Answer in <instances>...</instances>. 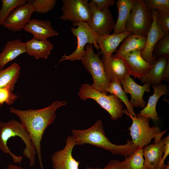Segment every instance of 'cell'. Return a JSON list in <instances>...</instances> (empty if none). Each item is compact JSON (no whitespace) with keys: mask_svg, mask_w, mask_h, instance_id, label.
I'll return each mask as SVG.
<instances>
[{"mask_svg":"<svg viewBox=\"0 0 169 169\" xmlns=\"http://www.w3.org/2000/svg\"><path fill=\"white\" fill-rule=\"evenodd\" d=\"M66 104L65 100H55L50 105L39 109L22 110L13 107L9 109L11 113L18 117L21 123L29 134L41 169H44L41 149V142L43 135L47 127L55 120L57 109Z\"/></svg>","mask_w":169,"mask_h":169,"instance_id":"cell-1","label":"cell"},{"mask_svg":"<svg viewBox=\"0 0 169 169\" xmlns=\"http://www.w3.org/2000/svg\"><path fill=\"white\" fill-rule=\"evenodd\" d=\"M71 132L75 145L90 144L109 151L113 155L120 154L128 157L133 154L137 148L132 141L128 139L123 145H115L110 142L105 136L103 122L100 120L87 129H72Z\"/></svg>","mask_w":169,"mask_h":169,"instance_id":"cell-2","label":"cell"},{"mask_svg":"<svg viewBox=\"0 0 169 169\" xmlns=\"http://www.w3.org/2000/svg\"><path fill=\"white\" fill-rule=\"evenodd\" d=\"M15 136L20 138L24 143L26 146L23 150V155L29 160L30 165L34 166L36 151L29 134L21 122L13 119L6 122L0 121V149L4 153L9 154L14 162L20 164L22 156H18L14 155L7 145L8 140L11 137Z\"/></svg>","mask_w":169,"mask_h":169,"instance_id":"cell-3","label":"cell"},{"mask_svg":"<svg viewBox=\"0 0 169 169\" xmlns=\"http://www.w3.org/2000/svg\"><path fill=\"white\" fill-rule=\"evenodd\" d=\"M123 113L132 119V124L128 128V130L132 141L136 147L143 148L148 145L153 138H154V144L159 143L167 131L166 130L161 132L157 126L150 127L149 123L150 119L149 118L136 115L134 117L125 109L123 110Z\"/></svg>","mask_w":169,"mask_h":169,"instance_id":"cell-4","label":"cell"},{"mask_svg":"<svg viewBox=\"0 0 169 169\" xmlns=\"http://www.w3.org/2000/svg\"><path fill=\"white\" fill-rule=\"evenodd\" d=\"M78 95L83 100L91 99L95 101L110 115L113 120L121 118L123 113V105L121 101L113 95L102 92L93 88L88 83L82 84Z\"/></svg>","mask_w":169,"mask_h":169,"instance_id":"cell-5","label":"cell"},{"mask_svg":"<svg viewBox=\"0 0 169 169\" xmlns=\"http://www.w3.org/2000/svg\"><path fill=\"white\" fill-rule=\"evenodd\" d=\"M86 53L81 60L86 69L90 74L93 79L91 86L94 89L108 94L109 82L107 78L103 61L100 58L101 51L95 54L92 45L87 44L85 46Z\"/></svg>","mask_w":169,"mask_h":169,"instance_id":"cell-6","label":"cell"},{"mask_svg":"<svg viewBox=\"0 0 169 169\" xmlns=\"http://www.w3.org/2000/svg\"><path fill=\"white\" fill-rule=\"evenodd\" d=\"M152 21L151 11L144 0H136L126 23V31L131 34L147 35Z\"/></svg>","mask_w":169,"mask_h":169,"instance_id":"cell-7","label":"cell"},{"mask_svg":"<svg viewBox=\"0 0 169 169\" xmlns=\"http://www.w3.org/2000/svg\"><path fill=\"white\" fill-rule=\"evenodd\" d=\"M73 25L77 28L72 27L71 32L77 38V47L75 50L70 54L62 56L59 62L65 60L71 61L81 60L86 53L84 47L88 44L92 45L99 52V46L96 42L97 34L94 32L89 27L87 23L81 22L72 23Z\"/></svg>","mask_w":169,"mask_h":169,"instance_id":"cell-8","label":"cell"},{"mask_svg":"<svg viewBox=\"0 0 169 169\" xmlns=\"http://www.w3.org/2000/svg\"><path fill=\"white\" fill-rule=\"evenodd\" d=\"M60 19L73 23L89 22L91 14L88 0H63Z\"/></svg>","mask_w":169,"mask_h":169,"instance_id":"cell-9","label":"cell"},{"mask_svg":"<svg viewBox=\"0 0 169 169\" xmlns=\"http://www.w3.org/2000/svg\"><path fill=\"white\" fill-rule=\"evenodd\" d=\"M88 4L91 14V19L87 23L89 27L98 35L110 34L115 23L109 8L100 11L92 0Z\"/></svg>","mask_w":169,"mask_h":169,"instance_id":"cell-10","label":"cell"},{"mask_svg":"<svg viewBox=\"0 0 169 169\" xmlns=\"http://www.w3.org/2000/svg\"><path fill=\"white\" fill-rule=\"evenodd\" d=\"M66 145L63 149L55 152L51 156L53 169H78L79 162L76 161L72 155L75 142L72 135L65 140Z\"/></svg>","mask_w":169,"mask_h":169,"instance_id":"cell-11","label":"cell"},{"mask_svg":"<svg viewBox=\"0 0 169 169\" xmlns=\"http://www.w3.org/2000/svg\"><path fill=\"white\" fill-rule=\"evenodd\" d=\"M33 12L29 0H28L24 5L17 7L11 12L3 25L13 32L20 31L31 20Z\"/></svg>","mask_w":169,"mask_h":169,"instance_id":"cell-12","label":"cell"},{"mask_svg":"<svg viewBox=\"0 0 169 169\" xmlns=\"http://www.w3.org/2000/svg\"><path fill=\"white\" fill-rule=\"evenodd\" d=\"M141 52L137 50L131 51L122 58L127 67L130 75L141 80L147 75L151 66L142 58Z\"/></svg>","mask_w":169,"mask_h":169,"instance_id":"cell-13","label":"cell"},{"mask_svg":"<svg viewBox=\"0 0 169 169\" xmlns=\"http://www.w3.org/2000/svg\"><path fill=\"white\" fill-rule=\"evenodd\" d=\"M151 11L152 16L151 25L147 35L145 46L141 52L142 58L151 65L157 59L153 55L155 45L159 40L167 34L156 22L155 10Z\"/></svg>","mask_w":169,"mask_h":169,"instance_id":"cell-14","label":"cell"},{"mask_svg":"<svg viewBox=\"0 0 169 169\" xmlns=\"http://www.w3.org/2000/svg\"><path fill=\"white\" fill-rule=\"evenodd\" d=\"M102 60L109 83L114 80L120 82L130 76L127 67L122 58L115 57L112 55Z\"/></svg>","mask_w":169,"mask_h":169,"instance_id":"cell-15","label":"cell"},{"mask_svg":"<svg viewBox=\"0 0 169 169\" xmlns=\"http://www.w3.org/2000/svg\"><path fill=\"white\" fill-rule=\"evenodd\" d=\"M120 83L125 92L131 95L130 102L133 107L144 108L146 106V103L143 99V95L145 92H149L151 91V84L146 83L143 85H139L135 82L130 76Z\"/></svg>","mask_w":169,"mask_h":169,"instance_id":"cell-16","label":"cell"},{"mask_svg":"<svg viewBox=\"0 0 169 169\" xmlns=\"http://www.w3.org/2000/svg\"><path fill=\"white\" fill-rule=\"evenodd\" d=\"M131 33L127 32L111 35H97L96 42L102 54L101 60L112 56L120 43Z\"/></svg>","mask_w":169,"mask_h":169,"instance_id":"cell-17","label":"cell"},{"mask_svg":"<svg viewBox=\"0 0 169 169\" xmlns=\"http://www.w3.org/2000/svg\"><path fill=\"white\" fill-rule=\"evenodd\" d=\"M23 29L32 34L33 38L46 40L50 37L58 36V32L53 29L50 22L33 18L24 27Z\"/></svg>","mask_w":169,"mask_h":169,"instance_id":"cell-18","label":"cell"},{"mask_svg":"<svg viewBox=\"0 0 169 169\" xmlns=\"http://www.w3.org/2000/svg\"><path fill=\"white\" fill-rule=\"evenodd\" d=\"M165 149L163 139L156 144H151L143 148L145 157L144 165L146 169H157Z\"/></svg>","mask_w":169,"mask_h":169,"instance_id":"cell-19","label":"cell"},{"mask_svg":"<svg viewBox=\"0 0 169 169\" xmlns=\"http://www.w3.org/2000/svg\"><path fill=\"white\" fill-rule=\"evenodd\" d=\"M152 87L154 89L153 94L150 96L147 105L136 115L149 118L156 121L159 120L156 110L157 102L161 96L168 93V87L162 84L157 86L153 85Z\"/></svg>","mask_w":169,"mask_h":169,"instance_id":"cell-20","label":"cell"},{"mask_svg":"<svg viewBox=\"0 0 169 169\" xmlns=\"http://www.w3.org/2000/svg\"><path fill=\"white\" fill-rule=\"evenodd\" d=\"M25 53L24 44L20 39L8 41L0 53V70L4 69L8 63Z\"/></svg>","mask_w":169,"mask_h":169,"instance_id":"cell-21","label":"cell"},{"mask_svg":"<svg viewBox=\"0 0 169 169\" xmlns=\"http://www.w3.org/2000/svg\"><path fill=\"white\" fill-rule=\"evenodd\" d=\"M24 44L26 53L36 59H47L53 48V44L47 40H40L33 38Z\"/></svg>","mask_w":169,"mask_h":169,"instance_id":"cell-22","label":"cell"},{"mask_svg":"<svg viewBox=\"0 0 169 169\" xmlns=\"http://www.w3.org/2000/svg\"><path fill=\"white\" fill-rule=\"evenodd\" d=\"M146 38V36L130 34L124 40L113 56L122 58L127 53L131 51L137 50L141 51L145 46Z\"/></svg>","mask_w":169,"mask_h":169,"instance_id":"cell-23","label":"cell"},{"mask_svg":"<svg viewBox=\"0 0 169 169\" xmlns=\"http://www.w3.org/2000/svg\"><path fill=\"white\" fill-rule=\"evenodd\" d=\"M169 61V58H158L151 64L147 75L141 80L144 84L149 83L151 85L158 86L161 84L165 72Z\"/></svg>","mask_w":169,"mask_h":169,"instance_id":"cell-24","label":"cell"},{"mask_svg":"<svg viewBox=\"0 0 169 169\" xmlns=\"http://www.w3.org/2000/svg\"><path fill=\"white\" fill-rule=\"evenodd\" d=\"M136 1V0H117L116 5L118 14L113 28V34H118L126 32V23Z\"/></svg>","mask_w":169,"mask_h":169,"instance_id":"cell-25","label":"cell"},{"mask_svg":"<svg viewBox=\"0 0 169 169\" xmlns=\"http://www.w3.org/2000/svg\"><path fill=\"white\" fill-rule=\"evenodd\" d=\"M20 67L16 63L5 69L0 70V88L9 86L14 89L20 73Z\"/></svg>","mask_w":169,"mask_h":169,"instance_id":"cell-26","label":"cell"},{"mask_svg":"<svg viewBox=\"0 0 169 169\" xmlns=\"http://www.w3.org/2000/svg\"><path fill=\"white\" fill-rule=\"evenodd\" d=\"M107 91L111 95L116 96L125 105L127 111L131 115L135 117L136 115L134 111L133 106L129 100L126 93L122 88L120 82L114 80L109 83L107 87Z\"/></svg>","mask_w":169,"mask_h":169,"instance_id":"cell-27","label":"cell"},{"mask_svg":"<svg viewBox=\"0 0 169 169\" xmlns=\"http://www.w3.org/2000/svg\"><path fill=\"white\" fill-rule=\"evenodd\" d=\"M124 169H146L143 158V148L137 147L131 155L125 157Z\"/></svg>","mask_w":169,"mask_h":169,"instance_id":"cell-28","label":"cell"},{"mask_svg":"<svg viewBox=\"0 0 169 169\" xmlns=\"http://www.w3.org/2000/svg\"><path fill=\"white\" fill-rule=\"evenodd\" d=\"M2 7L0 9V26L3 25L11 12L17 7L24 5L27 0H1Z\"/></svg>","mask_w":169,"mask_h":169,"instance_id":"cell-29","label":"cell"},{"mask_svg":"<svg viewBox=\"0 0 169 169\" xmlns=\"http://www.w3.org/2000/svg\"><path fill=\"white\" fill-rule=\"evenodd\" d=\"M153 55L157 59L169 58V34L159 40L154 49Z\"/></svg>","mask_w":169,"mask_h":169,"instance_id":"cell-30","label":"cell"},{"mask_svg":"<svg viewBox=\"0 0 169 169\" xmlns=\"http://www.w3.org/2000/svg\"><path fill=\"white\" fill-rule=\"evenodd\" d=\"M34 12L39 14H45L52 10L54 7L56 0H29Z\"/></svg>","mask_w":169,"mask_h":169,"instance_id":"cell-31","label":"cell"},{"mask_svg":"<svg viewBox=\"0 0 169 169\" xmlns=\"http://www.w3.org/2000/svg\"><path fill=\"white\" fill-rule=\"evenodd\" d=\"M13 90L9 86L0 88V107L4 104L12 105L16 100L18 96L13 92Z\"/></svg>","mask_w":169,"mask_h":169,"instance_id":"cell-32","label":"cell"},{"mask_svg":"<svg viewBox=\"0 0 169 169\" xmlns=\"http://www.w3.org/2000/svg\"><path fill=\"white\" fill-rule=\"evenodd\" d=\"M155 11L156 22L167 34H169V10Z\"/></svg>","mask_w":169,"mask_h":169,"instance_id":"cell-33","label":"cell"},{"mask_svg":"<svg viewBox=\"0 0 169 169\" xmlns=\"http://www.w3.org/2000/svg\"><path fill=\"white\" fill-rule=\"evenodd\" d=\"M144 2L149 10H169V0H145Z\"/></svg>","mask_w":169,"mask_h":169,"instance_id":"cell-34","label":"cell"},{"mask_svg":"<svg viewBox=\"0 0 169 169\" xmlns=\"http://www.w3.org/2000/svg\"><path fill=\"white\" fill-rule=\"evenodd\" d=\"M123 161H120L117 160H112L110 161L108 164L104 168L87 167L86 169H124Z\"/></svg>","mask_w":169,"mask_h":169,"instance_id":"cell-35","label":"cell"},{"mask_svg":"<svg viewBox=\"0 0 169 169\" xmlns=\"http://www.w3.org/2000/svg\"><path fill=\"white\" fill-rule=\"evenodd\" d=\"M95 3L97 8L100 11L109 8L115 3L114 0H92Z\"/></svg>","mask_w":169,"mask_h":169,"instance_id":"cell-36","label":"cell"},{"mask_svg":"<svg viewBox=\"0 0 169 169\" xmlns=\"http://www.w3.org/2000/svg\"><path fill=\"white\" fill-rule=\"evenodd\" d=\"M169 80V61L168 62L162 80L168 81Z\"/></svg>","mask_w":169,"mask_h":169,"instance_id":"cell-37","label":"cell"},{"mask_svg":"<svg viewBox=\"0 0 169 169\" xmlns=\"http://www.w3.org/2000/svg\"><path fill=\"white\" fill-rule=\"evenodd\" d=\"M5 169H25L22 167L15 165L10 164Z\"/></svg>","mask_w":169,"mask_h":169,"instance_id":"cell-38","label":"cell"},{"mask_svg":"<svg viewBox=\"0 0 169 169\" xmlns=\"http://www.w3.org/2000/svg\"><path fill=\"white\" fill-rule=\"evenodd\" d=\"M160 169H169V161L167 163V165L165 164L164 163H163Z\"/></svg>","mask_w":169,"mask_h":169,"instance_id":"cell-39","label":"cell"}]
</instances>
